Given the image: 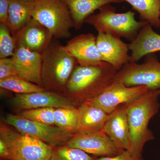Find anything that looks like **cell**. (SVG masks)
Instances as JSON below:
<instances>
[{
	"label": "cell",
	"instance_id": "6da1fadb",
	"mask_svg": "<svg viewBox=\"0 0 160 160\" xmlns=\"http://www.w3.org/2000/svg\"><path fill=\"white\" fill-rule=\"evenodd\" d=\"M160 96V90H149L133 101L124 104L130 130L129 151L132 154L142 156L145 144L154 139L148 126L150 120L159 110Z\"/></svg>",
	"mask_w": 160,
	"mask_h": 160
},
{
	"label": "cell",
	"instance_id": "7a4b0ae2",
	"mask_svg": "<svg viewBox=\"0 0 160 160\" xmlns=\"http://www.w3.org/2000/svg\"><path fill=\"white\" fill-rule=\"evenodd\" d=\"M117 72L105 62L98 66L78 65L68 81L66 91L82 104L102 93L113 82Z\"/></svg>",
	"mask_w": 160,
	"mask_h": 160
},
{
	"label": "cell",
	"instance_id": "3957f363",
	"mask_svg": "<svg viewBox=\"0 0 160 160\" xmlns=\"http://www.w3.org/2000/svg\"><path fill=\"white\" fill-rule=\"evenodd\" d=\"M41 54L42 87L46 90L66 91L72 73L78 65L76 59L56 39H52Z\"/></svg>",
	"mask_w": 160,
	"mask_h": 160
},
{
	"label": "cell",
	"instance_id": "277c9868",
	"mask_svg": "<svg viewBox=\"0 0 160 160\" xmlns=\"http://www.w3.org/2000/svg\"><path fill=\"white\" fill-rule=\"evenodd\" d=\"M99 10L98 13L87 18L85 23L93 26L98 32L125 38L131 42L149 23L146 21H137L135 14L132 11L118 13L111 4L105 5Z\"/></svg>",
	"mask_w": 160,
	"mask_h": 160
},
{
	"label": "cell",
	"instance_id": "5b68a950",
	"mask_svg": "<svg viewBox=\"0 0 160 160\" xmlns=\"http://www.w3.org/2000/svg\"><path fill=\"white\" fill-rule=\"evenodd\" d=\"M32 17L46 26L56 39L69 38L74 27L68 6L63 0H35Z\"/></svg>",
	"mask_w": 160,
	"mask_h": 160
},
{
	"label": "cell",
	"instance_id": "8992f818",
	"mask_svg": "<svg viewBox=\"0 0 160 160\" xmlns=\"http://www.w3.org/2000/svg\"><path fill=\"white\" fill-rule=\"evenodd\" d=\"M146 56L142 64L129 62L124 65L113 80L128 87L146 86L150 90H160V62L152 53Z\"/></svg>",
	"mask_w": 160,
	"mask_h": 160
},
{
	"label": "cell",
	"instance_id": "52a82bcc",
	"mask_svg": "<svg viewBox=\"0 0 160 160\" xmlns=\"http://www.w3.org/2000/svg\"><path fill=\"white\" fill-rule=\"evenodd\" d=\"M6 121L20 133L41 140L53 148L66 145L73 134L55 125L33 122L15 115L7 114Z\"/></svg>",
	"mask_w": 160,
	"mask_h": 160
},
{
	"label": "cell",
	"instance_id": "ba28073f",
	"mask_svg": "<svg viewBox=\"0 0 160 160\" xmlns=\"http://www.w3.org/2000/svg\"><path fill=\"white\" fill-rule=\"evenodd\" d=\"M149 90L146 86L128 87L113 80L102 93L86 102L109 114L118 106L133 101Z\"/></svg>",
	"mask_w": 160,
	"mask_h": 160
},
{
	"label": "cell",
	"instance_id": "9c48e42d",
	"mask_svg": "<svg viewBox=\"0 0 160 160\" xmlns=\"http://www.w3.org/2000/svg\"><path fill=\"white\" fill-rule=\"evenodd\" d=\"M66 145L101 157L115 156L124 151L118 148L102 131L78 132Z\"/></svg>",
	"mask_w": 160,
	"mask_h": 160
},
{
	"label": "cell",
	"instance_id": "30bf717a",
	"mask_svg": "<svg viewBox=\"0 0 160 160\" xmlns=\"http://www.w3.org/2000/svg\"><path fill=\"white\" fill-rule=\"evenodd\" d=\"M10 160H49L53 148L41 140L9 129Z\"/></svg>",
	"mask_w": 160,
	"mask_h": 160
},
{
	"label": "cell",
	"instance_id": "8fae6325",
	"mask_svg": "<svg viewBox=\"0 0 160 160\" xmlns=\"http://www.w3.org/2000/svg\"><path fill=\"white\" fill-rule=\"evenodd\" d=\"M12 106L19 109L76 107V104L68 98L53 92L45 91L27 94H18L9 100Z\"/></svg>",
	"mask_w": 160,
	"mask_h": 160
},
{
	"label": "cell",
	"instance_id": "7c38bea8",
	"mask_svg": "<svg viewBox=\"0 0 160 160\" xmlns=\"http://www.w3.org/2000/svg\"><path fill=\"white\" fill-rule=\"evenodd\" d=\"M12 36L16 47L22 46L40 53L47 48L53 38L49 29L33 18Z\"/></svg>",
	"mask_w": 160,
	"mask_h": 160
},
{
	"label": "cell",
	"instance_id": "4fadbf2b",
	"mask_svg": "<svg viewBox=\"0 0 160 160\" xmlns=\"http://www.w3.org/2000/svg\"><path fill=\"white\" fill-rule=\"evenodd\" d=\"M97 45L102 62L110 64L118 71L130 61L129 44L120 38L98 32Z\"/></svg>",
	"mask_w": 160,
	"mask_h": 160
},
{
	"label": "cell",
	"instance_id": "5bb4252c",
	"mask_svg": "<svg viewBox=\"0 0 160 160\" xmlns=\"http://www.w3.org/2000/svg\"><path fill=\"white\" fill-rule=\"evenodd\" d=\"M64 47L80 66H98L103 63L97 45V37L92 33L76 36Z\"/></svg>",
	"mask_w": 160,
	"mask_h": 160
},
{
	"label": "cell",
	"instance_id": "9a60e30c",
	"mask_svg": "<svg viewBox=\"0 0 160 160\" xmlns=\"http://www.w3.org/2000/svg\"><path fill=\"white\" fill-rule=\"evenodd\" d=\"M12 58L18 76L42 87L41 53L19 46L16 48Z\"/></svg>",
	"mask_w": 160,
	"mask_h": 160
},
{
	"label": "cell",
	"instance_id": "2e32d148",
	"mask_svg": "<svg viewBox=\"0 0 160 160\" xmlns=\"http://www.w3.org/2000/svg\"><path fill=\"white\" fill-rule=\"evenodd\" d=\"M102 132L118 148L129 151L130 130L125 105H121L109 113Z\"/></svg>",
	"mask_w": 160,
	"mask_h": 160
},
{
	"label": "cell",
	"instance_id": "e0dca14e",
	"mask_svg": "<svg viewBox=\"0 0 160 160\" xmlns=\"http://www.w3.org/2000/svg\"><path fill=\"white\" fill-rule=\"evenodd\" d=\"M129 48L131 51L129 62L136 63L145 56L160 51V34L156 32L148 23L129 44Z\"/></svg>",
	"mask_w": 160,
	"mask_h": 160
},
{
	"label": "cell",
	"instance_id": "ac0fdd59",
	"mask_svg": "<svg viewBox=\"0 0 160 160\" xmlns=\"http://www.w3.org/2000/svg\"><path fill=\"white\" fill-rule=\"evenodd\" d=\"M70 11L76 29L82 28L86 19L96 10L111 3H121L123 0H63Z\"/></svg>",
	"mask_w": 160,
	"mask_h": 160
},
{
	"label": "cell",
	"instance_id": "d6986e66",
	"mask_svg": "<svg viewBox=\"0 0 160 160\" xmlns=\"http://www.w3.org/2000/svg\"><path fill=\"white\" fill-rule=\"evenodd\" d=\"M78 108L79 116L78 131H102L109 114L86 102L80 104Z\"/></svg>",
	"mask_w": 160,
	"mask_h": 160
},
{
	"label": "cell",
	"instance_id": "ffe728a7",
	"mask_svg": "<svg viewBox=\"0 0 160 160\" xmlns=\"http://www.w3.org/2000/svg\"><path fill=\"white\" fill-rule=\"evenodd\" d=\"M35 0H9L8 26L12 35L32 18L31 10Z\"/></svg>",
	"mask_w": 160,
	"mask_h": 160
},
{
	"label": "cell",
	"instance_id": "44dd1931",
	"mask_svg": "<svg viewBox=\"0 0 160 160\" xmlns=\"http://www.w3.org/2000/svg\"><path fill=\"white\" fill-rule=\"evenodd\" d=\"M137 11L143 21L152 26L160 27V0H123Z\"/></svg>",
	"mask_w": 160,
	"mask_h": 160
},
{
	"label": "cell",
	"instance_id": "7402d4cb",
	"mask_svg": "<svg viewBox=\"0 0 160 160\" xmlns=\"http://www.w3.org/2000/svg\"><path fill=\"white\" fill-rule=\"evenodd\" d=\"M55 125L74 133L78 131L79 112L76 107L55 108Z\"/></svg>",
	"mask_w": 160,
	"mask_h": 160
},
{
	"label": "cell",
	"instance_id": "603a6c76",
	"mask_svg": "<svg viewBox=\"0 0 160 160\" xmlns=\"http://www.w3.org/2000/svg\"><path fill=\"white\" fill-rule=\"evenodd\" d=\"M0 87L18 94H27L46 90L44 87L26 81L18 76L0 80Z\"/></svg>",
	"mask_w": 160,
	"mask_h": 160
},
{
	"label": "cell",
	"instance_id": "cb8c5ba5",
	"mask_svg": "<svg viewBox=\"0 0 160 160\" xmlns=\"http://www.w3.org/2000/svg\"><path fill=\"white\" fill-rule=\"evenodd\" d=\"M87 152L68 145L53 148L49 160H96Z\"/></svg>",
	"mask_w": 160,
	"mask_h": 160
},
{
	"label": "cell",
	"instance_id": "d4e9b609",
	"mask_svg": "<svg viewBox=\"0 0 160 160\" xmlns=\"http://www.w3.org/2000/svg\"><path fill=\"white\" fill-rule=\"evenodd\" d=\"M54 109L52 107L25 109L18 115L33 122L55 125Z\"/></svg>",
	"mask_w": 160,
	"mask_h": 160
},
{
	"label": "cell",
	"instance_id": "484cf974",
	"mask_svg": "<svg viewBox=\"0 0 160 160\" xmlns=\"http://www.w3.org/2000/svg\"><path fill=\"white\" fill-rule=\"evenodd\" d=\"M16 48L15 41L9 27L0 23V58L12 57Z\"/></svg>",
	"mask_w": 160,
	"mask_h": 160
},
{
	"label": "cell",
	"instance_id": "4316f807",
	"mask_svg": "<svg viewBox=\"0 0 160 160\" xmlns=\"http://www.w3.org/2000/svg\"><path fill=\"white\" fill-rule=\"evenodd\" d=\"M0 135V157L3 159L10 160L9 129L1 125Z\"/></svg>",
	"mask_w": 160,
	"mask_h": 160
},
{
	"label": "cell",
	"instance_id": "83f0119b",
	"mask_svg": "<svg viewBox=\"0 0 160 160\" xmlns=\"http://www.w3.org/2000/svg\"><path fill=\"white\" fill-rule=\"evenodd\" d=\"M17 76L15 70L12 58H0V80Z\"/></svg>",
	"mask_w": 160,
	"mask_h": 160
},
{
	"label": "cell",
	"instance_id": "f1b7e54d",
	"mask_svg": "<svg viewBox=\"0 0 160 160\" xmlns=\"http://www.w3.org/2000/svg\"><path fill=\"white\" fill-rule=\"evenodd\" d=\"M96 160H143L142 156L132 154L128 150H124L113 157H102Z\"/></svg>",
	"mask_w": 160,
	"mask_h": 160
},
{
	"label": "cell",
	"instance_id": "f546056e",
	"mask_svg": "<svg viewBox=\"0 0 160 160\" xmlns=\"http://www.w3.org/2000/svg\"><path fill=\"white\" fill-rule=\"evenodd\" d=\"M9 0H0V23L8 26Z\"/></svg>",
	"mask_w": 160,
	"mask_h": 160
},
{
	"label": "cell",
	"instance_id": "4dcf8cb0",
	"mask_svg": "<svg viewBox=\"0 0 160 160\" xmlns=\"http://www.w3.org/2000/svg\"><path fill=\"white\" fill-rule=\"evenodd\" d=\"M8 160V159H2V160Z\"/></svg>",
	"mask_w": 160,
	"mask_h": 160
}]
</instances>
